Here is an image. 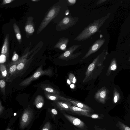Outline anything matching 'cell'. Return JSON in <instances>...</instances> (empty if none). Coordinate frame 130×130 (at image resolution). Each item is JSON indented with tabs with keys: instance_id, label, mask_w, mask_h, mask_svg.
<instances>
[{
	"instance_id": "cell-1",
	"label": "cell",
	"mask_w": 130,
	"mask_h": 130,
	"mask_svg": "<svg viewBox=\"0 0 130 130\" xmlns=\"http://www.w3.org/2000/svg\"><path fill=\"white\" fill-rule=\"evenodd\" d=\"M110 14V13H109L106 16L94 20L86 27L75 38L74 40L78 41H83L90 38L99 30Z\"/></svg>"
},
{
	"instance_id": "cell-2",
	"label": "cell",
	"mask_w": 130,
	"mask_h": 130,
	"mask_svg": "<svg viewBox=\"0 0 130 130\" xmlns=\"http://www.w3.org/2000/svg\"><path fill=\"white\" fill-rule=\"evenodd\" d=\"M61 9L59 5H55L52 7L48 11L37 30V34L40 32L48 25L51 20L58 14Z\"/></svg>"
},
{
	"instance_id": "cell-3",
	"label": "cell",
	"mask_w": 130,
	"mask_h": 130,
	"mask_svg": "<svg viewBox=\"0 0 130 130\" xmlns=\"http://www.w3.org/2000/svg\"><path fill=\"white\" fill-rule=\"evenodd\" d=\"M42 67V66H40L33 75L21 82L19 85L22 86H26L29 85L32 82L42 75H46L50 76L52 75V72L51 69L44 70Z\"/></svg>"
},
{
	"instance_id": "cell-4",
	"label": "cell",
	"mask_w": 130,
	"mask_h": 130,
	"mask_svg": "<svg viewBox=\"0 0 130 130\" xmlns=\"http://www.w3.org/2000/svg\"><path fill=\"white\" fill-rule=\"evenodd\" d=\"M78 19V17H73L70 15L65 17L56 26V30L58 31L66 30L76 24Z\"/></svg>"
},
{
	"instance_id": "cell-5",
	"label": "cell",
	"mask_w": 130,
	"mask_h": 130,
	"mask_svg": "<svg viewBox=\"0 0 130 130\" xmlns=\"http://www.w3.org/2000/svg\"><path fill=\"white\" fill-rule=\"evenodd\" d=\"M80 45H74L70 47L61 54L58 57L60 59L67 60L76 58L80 55L81 52L73 54V52L81 46Z\"/></svg>"
},
{
	"instance_id": "cell-6",
	"label": "cell",
	"mask_w": 130,
	"mask_h": 130,
	"mask_svg": "<svg viewBox=\"0 0 130 130\" xmlns=\"http://www.w3.org/2000/svg\"><path fill=\"white\" fill-rule=\"evenodd\" d=\"M28 49H26V52L24 54L23 56L19 60V63L18 64L17 70L15 73L7 81L8 82H10L14 78L16 77L17 75L18 74L19 72H20L24 68L26 63L28 61L29 59H27L26 58L28 55L29 54Z\"/></svg>"
},
{
	"instance_id": "cell-7",
	"label": "cell",
	"mask_w": 130,
	"mask_h": 130,
	"mask_svg": "<svg viewBox=\"0 0 130 130\" xmlns=\"http://www.w3.org/2000/svg\"><path fill=\"white\" fill-rule=\"evenodd\" d=\"M33 117L32 111L28 109H26L23 112L21 117L20 127L23 128L29 124Z\"/></svg>"
},
{
	"instance_id": "cell-8",
	"label": "cell",
	"mask_w": 130,
	"mask_h": 130,
	"mask_svg": "<svg viewBox=\"0 0 130 130\" xmlns=\"http://www.w3.org/2000/svg\"><path fill=\"white\" fill-rule=\"evenodd\" d=\"M105 40V39L104 38H100L96 40L91 46L83 59L86 58L98 51L104 43Z\"/></svg>"
},
{
	"instance_id": "cell-9",
	"label": "cell",
	"mask_w": 130,
	"mask_h": 130,
	"mask_svg": "<svg viewBox=\"0 0 130 130\" xmlns=\"http://www.w3.org/2000/svg\"><path fill=\"white\" fill-rule=\"evenodd\" d=\"M108 93L107 89L103 87L99 90L94 96L95 99L99 102L104 104L105 102Z\"/></svg>"
},
{
	"instance_id": "cell-10",
	"label": "cell",
	"mask_w": 130,
	"mask_h": 130,
	"mask_svg": "<svg viewBox=\"0 0 130 130\" xmlns=\"http://www.w3.org/2000/svg\"><path fill=\"white\" fill-rule=\"evenodd\" d=\"M33 18L32 17H29L27 19L25 26V30L26 34L30 35L32 34L34 31L35 29L33 24Z\"/></svg>"
},
{
	"instance_id": "cell-11",
	"label": "cell",
	"mask_w": 130,
	"mask_h": 130,
	"mask_svg": "<svg viewBox=\"0 0 130 130\" xmlns=\"http://www.w3.org/2000/svg\"><path fill=\"white\" fill-rule=\"evenodd\" d=\"M63 115L74 125L80 128L84 127V123L79 119L66 113L63 114Z\"/></svg>"
},
{
	"instance_id": "cell-12",
	"label": "cell",
	"mask_w": 130,
	"mask_h": 130,
	"mask_svg": "<svg viewBox=\"0 0 130 130\" xmlns=\"http://www.w3.org/2000/svg\"><path fill=\"white\" fill-rule=\"evenodd\" d=\"M69 41L68 38L64 37L61 38L59 39L58 41L54 47L55 48L65 51L67 49V47Z\"/></svg>"
},
{
	"instance_id": "cell-13",
	"label": "cell",
	"mask_w": 130,
	"mask_h": 130,
	"mask_svg": "<svg viewBox=\"0 0 130 130\" xmlns=\"http://www.w3.org/2000/svg\"><path fill=\"white\" fill-rule=\"evenodd\" d=\"M44 94L47 99L52 101L60 100L69 101L71 99L62 97L58 94L49 93L45 91L44 92Z\"/></svg>"
},
{
	"instance_id": "cell-14",
	"label": "cell",
	"mask_w": 130,
	"mask_h": 130,
	"mask_svg": "<svg viewBox=\"0 0 130 130\" xmlns=\"http://www.w3.org/2000/svg\"><path fill=\"white\" fill-rule=\"evenodd\" d=\"M69 110L71 111L78 114L86 116L88 115L91 111L84 109L74 106H71Z\"/></svg>"
},
{
	"instance_id": "cell-15",
	"label": "cell",
	"mask_w": 130,
	"mask_h": 130,
	"mask_svg": "<svg viewBox=\"0 0 130 130\" xmlns=\"http://www.w3.org/2000/svg\"><path fill=\"white\" fill-rule=\"evenodd\" d=\"M71 103L69 101L62 100L58 101L56 102L57 106L60 109L66 111L69 110Z\"/></svg>"
},
{
	"instance_id": "cell-16",
	"label": "cell",
	"mask_w": 130,
	"mask_h": 130,
	"mask_svg": "<svg viewBox=\"0 0 130 130\" xmlns=\"http://www.w3.org/2000/svg\"><path fill=\"white\" fill-rule=\"evenodd\" d=\"M9 35L7 34L5 37L3 44L2 48L1 54L8 56L9 53Z\"/></svg>"
},
{
	"instance_id": "cell-17",
	"label": "cell",
	"mask_w": 130,
	"mask_h": 130,
	"mask_svg": "<svg viewBox=\"0 0 130 130\" xmlns=\"http://www.w3.org/2000/svg\"><path fill=\"white\" fill-rule=\"evenodd\" d=\"M100 56V54L95 58L89 66L86 73V77L85 79H86L92 72L94 68L95 65L99 59Z\"/></svg>"
},
{
	"instance_id": "cell-18",
	"label": "cell",
	"mask_w": 130,
	"mask_h": 130,
	"mask_svg": "<svg viewBox=\"0 0 130 130\" xmlns=\"http://www.w3.org/2000/svg\"><path fill=\"white\" fill-rule=\"evenodd\" d=\"M41 86V88L46 92L58 94L60 93L58 90L55 89L49 85L42 84Z\"/></svg>"
},
{
	"instance_id": "cell-19",
	"label": "cell",
	"mask_w": 130,
	"mask_h": 130,
	"mask_svg": "<svg viewBox=\"0 0 130 130\" xmlns=\"http://www.w3.org/2000/svg\"><path fill=\"white\" fill-rule=\"evenodd\" d=\"M19 61L13 63H10L8 68V77L7 80V81L16 72L18 64Z\"/></svg>"
},
{
	"instance_id": "cell-20",
	"label": "cell",
	"mask_w": 130,
	"mask_h": 130,
	"mask_svg": "<svg viewBox=\"0 0 130 130\" xmlns=\"http://www.w3.org/2000/svg\"><path fill=\"white\" fill-rule=\"evenodd\" d=\"M0 70L1 79L6 78L7 80L8 77V69H7L6 66L4 64H1Z\"/></svg>"
},
{
	"instance_id": "cell-21",
	"label": "cell",
	"mask_w": 130,
	"mask_h": 130,
	"mask_svg": "<svg viewBox=\"0 0 130 130\" xmlns=\"http://www.w3.org/2000/svg\"><path fill=\"white\" fill-rule=\"evenodd\" d=\"M69 101L73 104L74 106L84 109L91 111V109L87 105L78 101L71 99Z\"/></svg>"
},
{
	"instance_id": "cell-22",
	"label": "cell",
	"mask_w": 130,
	"mask_h": 130,
	"mask_svg": "<svg viewBox=\"0 0 130 130\" xmlns=\"http://www.w3.org/2000/svg\"><path fill=\"white\" fill-rule=\"evenodd\" d=\"M44 103V100L43 97L40 95H38L35 100L34 103L36 107L38 109L41 108Z\"/></svg>"
},
{
	"instance_id": "cell-23",
	"label": "cell",
	"mask_w": 130,
	"mask_h": 130,
	"mask_svg": "<svg viewBox=\"0 0 130 130\" xmlns=\"http://www.w3.org/2000/svg\"><path fill=\"white\" fill-rule=\"evenodd\" d=\"M13 27L18 42L21 44L22 41V37L19 28L15 23H13Z\"/></svg>"
},
{
	"instance_id": "cell-24",
	"label": "cell",
	"mask_w": 130,
	"mask_h": 130,
	"mask_svg": "<svg viewBox=\"0 0 130 130\" xmlns=\"http://www.w3.org/2000/svg\"><path fill=\"white\" fill-rule=\"evenodd\" d=\"M117 68V65L116 60L115 58H113L111 60L110 64L107 71L106 75H109L111 71L115 70Z\"/></svg>"
},
{
	"instance_id": "cell-25",
	"label": "cell",
	"mask_w": 130,
	"mask_h": 130,
	"mask_svg": "<svg viewBox=\"0 0 130 130\" xmlns=\"http://www.w3.org/2000/svg\"><path fill=\"white\" fill-rule=\"evenodd\" d=\"M120 97V94L116 88H114L113 90V101L115 103H117L119 100Z\"/></svg>"
},
{
	"instance_id": "cell-26",
	"label": "cell",
	"mask_w": 130,
	"mask_h": 130,
	"mask_svg": "<svg viewBox=\"0 0 130 130\" xmlns=\"http://www.w3.org/2000/svg\"><path fill=\"white\" fill-rule=\"evenodd\" d=\"M6 86L5 80L4 79H2L0 80V87L1 91L4 95L5 94V88Z\"/></svg>"
},
{
	"instance_id": "cell-27",
	"label": "cell",
	"mask_w": 130,
	"mask_h": 130,
	"mask_svg": "<svg viewBox=\"0 0 130 130\" xmlns=\"http://www.w3.org/2000/svg\"><path fill=\"white\" fill-rule=\"evenodd\" d=\"M118 127L120 130H130V127L120 121L118 122Z\"/></svg>"
},
{
	"instance_id": "cell-28",
	"label": "cell",
	"mask_w": 130,
	"mask_h": 130,
	"mask_svg": "<svg viewBox=\"0 0 130 130\" xmlns=\"http://www.w3.org/2000/svg\"><path fill=\"white\" fill-rule=\"evenodd\" d=\"M19 56L15 51H14L10 63H13L17 62L19 60Z\"/></svg>"
},
{
	"instance_id": "cell-29",
	"label": "cell",
	"mask_w": 130,
	"mask_h": 130,
	"mask_svg": "<svg viewBox=\"0 0 130 130\" xmlns=\"http://www.w3.org/2000/svg\"><path fill=\"white\" fill-rule=\"evenodd\" d=\"M69 79L71 83L73 84L75 83L76 82V78L73 74L71 73H69Z\"/></svg>"
},
{
	"instance_id": "cell-30",
	"label": "cell",
	"mask_w": 130,
	"mask_h": 130,
	"mask_svg": "<svg viewBox=\"0 0 130 130\" xmlns=\"http://www.w3.org/2000/svg\"><path fill=\"white\" fill-rule=\"evenodd\" d=\"M7 56L4 54H1L0 56V64L5 62L6 60Z\"/></svg>"
},
{
	"instance_id": "cell-31",
	"label": "cell",
	"mask_w": 130,
	"mask_h": 130,
	"mask_svg": "<svg viewBox=\"0 0 130 130\" xmlns=\"http://www.w3.org/2000/svg\"><path fill=\"white\" fill-rule=\"evenodd\" d=\"M50 124L49 122H47L45 124L41 130H50Z\"/></svg>"
},
{
	"instance_id": "cell-32",
	"label": "cell",
	"mask_w": 130,
	"mask_h": 130,
	"mask_svg": "<svg viewBox=\"0 0 130 130\" xmlns=\"http://www.w3.org/2000/svg\"><path fill=\"white\" fill-rule=\"evenodd\" d=\"M14 0H3L1 5H3L7 4L14 1Z\"/></svg>"
},
{
	"instance_id": "cell-33",
	"label": "cell",
	"mask_w": 130,
	"mask_h": 130,
	"mask_svg": "<svg viewBox=\"0 0 130 130\" xmlns=\"http://www.w3.org/2000/svg\"><path fill=\"white\" fill-rule=\"evenodd\" d=\"M67 2L69 5H71L74 4L76 2V0H67Z\"/></svg>"
},
{
	"instance_id": "cell-34",
	"label": "cell",
	"mask_w": 130,
	"mask_h": 130,
	"mask_svg": "<svg viewBox=\"0 0 130 130\" xmlns=\"http://www.w3.org/2000/svg\"><path fill=\"white\" fill-rule=\"evenodd\" d=\"M4 109V108L3 107L1 101H0V114L1 115V114L3 113V111Z\"/></svg>"
},
{
	"instance_id": "cell-35",
	"label": "cell",
	"mask_w": 130,
	"mask_h": 130,
	"mask_svg": "<svg viewBox=\"0 0 130 130\" xmlns=\"http://www.w3.org/2000/svg\"><path fill=\"white\" fill-rule=\"evenodd\" d=\"M107 1V0H99L97 2L96 4L99 5Z\"/></svg>"
},
{
	"instance_id": "cell-36",
	"label": "cell",
	"mask_w": 130,
	"mask_h": 130,
	"mask_svg": "<svg viewBox=\"0 0 130 130\" xmlns=\"http://www.w3.org/2000/svg\"><path fill=\"white\" fill-rule=\"evenodd\" d=\"M91 117L93 118L96 119L99 118V116L97 114H94L92 115Z\"/></svg>"
},
{
	"instance_id": "cell-37",
	"label": "cell",
	"mask_w": 130,
	"mask_h": 130,
	"mask_svg": "<svg viewBox=\"0 0 130 130\" xmlns=\"http://www.w3.org/2000/svg\"><path fill=\"white\" fill-rule=\"evenodd\" d=\"M51 112L54 115H56L57 114V111L54 109H51Z\"/></svg>"
},
{
	"instance_id": "cell-38",
	"label": "cell",
	"mask_w": 130,
	"mask_h": 130,
	"mask_svg": "<svg viewBox=\"0 0 130 130\" xmlns=\"http://www.w3.org/2000/svg\"><path fill=\"white\" fill-rule=\"evenodd\" d=\"M69 11L68 9H67L65 12V14L66 15H68L69 14Z\"/></svg>"
},
{
	"instance_id": "cell-39",
	"label": "cell",
	"mask_w": 130,
	"mask_h": 130,
	"mask_svg": "<svg viewBox=\"0 0 130 130\" xmlns=\"http://www.w3.org/2000/svg\"><path fill=\"white\" fill-rule=\"evenodd\" d=\"M75 85L73 84H71L70 85V87L71 88H74V87Z\"/></svg>"
},
{
	"instance_id": "cell-40",
	"label": "cell",
	"mask_w": 130,
	"mask_h": 130,
	"mask_svg": "<svg viewBox=\"0 0 130 130\" xmlns=\"http://www.w3.org/2000/svg\"><path fill=\"white\" fill-rule=\"evenodd\" d=\"M67 83H68V84L69 85H70L71 84V83L69 79H67Z\"/></svg>"
},
{
	"instance_id": "cell-41",
	"label": "cell",
	"mask_w": 130,
	"mask_h": 130,
	"mask_svg": "<svg viewBox=\"0 0 130 130\" xmlns=\"http://www.w3.org/2000/svg\"><path fill=\"white\" fill-rule=\"evenodd\" d=\"M40 0H31V1L34 2H36L37 1H38Z\"/></svg>"
},
{
	"instance_id": "cell-42",
	"label": "cell",
	"mask_w": 130,
	"mask_h": 130,
	"mask_svg": "<svg viewBox=\"0 0 130 130\" xmlns=\"http://www.w3.org/2000/svg\"><path fill=\"white\" fill-rule=\"evenodd\" d=\"M128 61H130V57L129 58V59H128Z\"/></svg>"
},
{
	"instance_id": "cell-43",
	"label": "cell",
	"mask_w": 130,
	"mask_h": 130,
	"mask_svg": "<svg viewBox=\"0 0 130 130\" xmlns=\"http://www.w3.org/2000/svg\"><path fill=\"white\" fill-rule=\"evenodd\" d=\"M16 115V113H15L14 114V116H15Z\"/></svg>"
},
{
	"instance_id": "cell-44",
	"label": "cell",
	"mask_w": 130,
	"mask_h": 130,
	"mask_svg": "<svg viewBox=\"0 0 130 130\" xmlns=\"http://www.w3.org/2000/svg\"><path fill=\"white\" fill-rule=\"evenodd\" d=\"M7 130H11L10 129H7Z\"/></svg>"
}]
</instances>
